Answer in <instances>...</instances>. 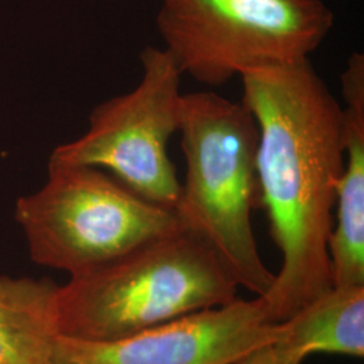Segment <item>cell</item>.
I'll return each mask as SVG.
<instances>
[{
  "label": "cell",
  "mask_w": 364,
  "mask_h": 364,
  "mask_svg": "<svg viewBox=\"0 0 364 364\" xmlns=\"http://www.w3.org/2000/svg\"><path fill=\"white\" fill-rule=\"evenodd\" d=\"M279 338L262 297L235 299L111 341L60 335L54 364H232Z\"/></svg>",
  "instance_id": "52a82bcc"
},
{
  "label": "cell",
  "mask_w": 364,
  "mask_h": 364,
  "mask_svg": "<svg viewBox=\"0 0 364 364\" xmlns=\"http://www.w3.org/2000/svg\"><path fill=\"white\" fill-rule=\"evenodd\" d=\"M58 285L0 275V364H54Z\"/></svg>",
  "instance_id": "9c48e42d"
},
{
  "label": "cell",
  "mask_w": 364,
  "mask_h": 364,
  "mask_svg": "<svg viewBox=\"0 0 364 364\" xmlns=\"http://www.w3.org/2000/svg\"><path fill=\"white\" fill-rule=\"evenodd\" d=\"M281 324L278 343L304 362L313 353L364 355V285L332 287Z\"/></svg>",
  "instance_id": "30bf717a"
},
{
  "label": "cell",
  "mask_w": 364,
  "mask_h": 364,
  "mask_svg": "<svg viewBox=\"0 0 364 364\" xmlns=\"http://www.w3.org/2000/svg\"><path fill=\"white\" fill-rule=\"evenodd\" d=\"M302 360L287 351L278 341L250 352L232 364H301Z\"/></svg>",
  "instance_id": "8fae6325"
},
{
  "label": "cell",
  "mask_w": 364,
  "mask_h": 364,
  "mask_svg": "<svg viewBox=\"0 0 364 364\" xmlns=\"http://www.w3.org/2000/svg\"><path fill=\"white\" fill-rule=\"evenodd\" d=\"M15 219L36 263L70 277L186 230L176 209L151 203L105 170L49 162V177L21 197Z\"/></svg>",
  "instance_id": "5b68a950"
},
{
  "label": "cell",
  "mask_w": 364,
  "mask_h": 364,
  "mask_svg": "<svg viewBox=\"0 0 364 364\" xmlns=\"http://www.w3.org/2000/svg\"><path fill=\"white\" fill-rule=\"evenodd\" d=\"M243 100L258 126L259 205L281 252L262 296L282 323L332 287L328 242L344 165L343 108L311 61L242 76Z\"/></svg>",
  "instance_id": "6da1fadb"
},
{
  "label": "cell",
  "mask_w": 364,
  "mask_h": 364,
  "mask_svg": "<svg viewBox=\"0 0 364 364\" xmlns=\"http://www.w3.org/2000/svg\"><path fill=\"white\" fill-rule=\"evenodd\" d=\"M156 22L182 75L220 87L311 61L335 14L323 0H161Z\"/></svg>",
  "instance_id": "277c9868"
},
{
  "label": "cell",
  "mask_w": 364,
  "mask_h": 364,
  "mask_svg": "<svg viewBox=\"0 0 364 364\" xmlns=\"http://www.w3.org/2000/svg\"><path fill=\"white\" fill-rule=\"evenodd\" d=\"M237 285L197 235L150 240L58 287V329L66 338L111 341L237 299Z\"/></svg>",
  "instance_id": "7a4b0ae2"
},
{
  "label": "cell",
  "mask_w": 364,
  "mask_h": 364,
  "mask_svg": "<svg viewBox=\"0 0 364 364\" xmlns=\"http://www.w3.org/2000/svg\"><path fill=\"white\" fill-rule=\"evenodd\" d=\"M139 58L138 85L97 105L87 132L55 147L50 161L105 170L136 195L176 209L181 181L168 147L181 127L183 75L164 48L147 46Z\"/></svg>",
  "instance_id": "8992f818"
},
{
  "label": "cell",
  "mask_w": 364,
  "mask_h": 364,
  "mask_svg": "<svg viewBox=\"0 0 364 364\" xmlns=\"http://www.w3.org/2000/svg\"><path fill=\"white\" fill-rule=\"evenodd\" d=\"M344 165L328 242L332 287L364 285V55L341 73Z\"/></svg>",
  "instance_id": "ba28073f"
},
{
  "label": "cell",
  "mask_w": 364,
  "mask_h": 364,
  "mask_svg": "<svg viewBox=\"0 0 364 364\" xmlns=\"http://www.w3.org/2000/svg\"><path fill=\"white\" fill-rule=\"evenodd\" d=\"M178 132L185 180L176 210L185 228L212 248L237 287L264 296L274 274L251 220L259 207L255 119L242 102L215 92L185 93Z\"/></svg>",
  "instance_id": "3957f363"
}]
</instances>
